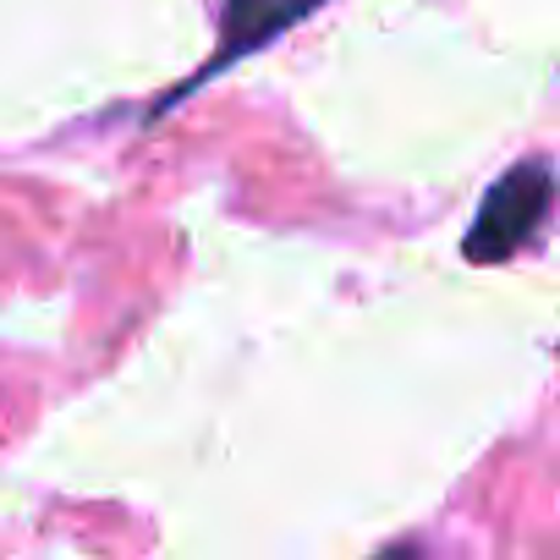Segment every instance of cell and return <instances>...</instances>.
Wrapping results in <instances>:
<instances>
[{
    "label": "cell",
    "mask_w": 560,
    "mask_h": 560,
    "mask_svg": "<svg viewBox=\"0 0 560 560\" xmlns=\"http://www.w3.org/2000/svg\"><path fill=\"white\" fill-rule=\"evenodd\" d=\"M549 192H555L549 160L511 165V171L489 187V198H483L472 231L462 236V253H467L472 264H500V258L522 253V247L538 236L544 214H549Z\"/></svg>",
    "instance_id": "1"
},
{
    "label": "cell",
    "mask_w": 560,
    "mask_h": 560,
    "mask_svg": "<svg viewBox=\"0 0 560 560\" xmlns=\"http://www.w3.org/2000/svg\"><path fill=\"white\" fill-rule=\"evenodd\" d=\"M325 7V0H225V12H220V39H214V56L176 89V94H165L154 110H165V105H176V100H187L198 83H209V78H220L225 67H236V61H247V56H258L264 45H275L280 34H292L298 23H308L314 12Z\"/></svg>",
    "instance_id": "2"
},
{
    "label": "cell",
    "mask_w": 560,
    "mask_h": 560,
    "mask_svg": "<svg viewBox=\"0 0 560 560\" xmlns=\"http://www.w3.org/2000/svg\"><path fill=\"white\" fill-rule=\"evenodd\" d=\"M380 560H418L412 549H390V555H380Z\"/></svg>",
    "instance_id": "3"
}]
</instances>
